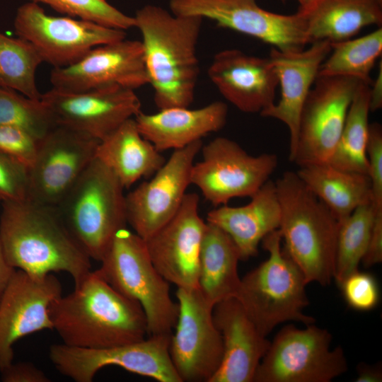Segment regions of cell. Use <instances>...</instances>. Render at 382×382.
<instances>
[{
	"mask_svg": "<svg viewBox=\"0 0 382 382\" xmlns=\"http://www.w3.org/2000/svg\"><path fill=\"white\" fill-rule=\"evenodd\" d=\"M53 330L64 344L102 349L142 340L147 322L140 304L118 292L91 271L70 294L50 306Z\"/></svg>",
	"mask_w": 382,
	"mask_h": 382,
	"instance_id": "cell-1",
	"label": "cell"
},
{
	"mask_svg": "<svg viewBox=\"0 0 382 382\" xmlns=\"http://www.w3.org/2000/svg\"><path fill=\"white\" fill-rule=\"evenodd\" d=\"M0 240L8 263L30 275L64 272L76 284L91 271V258L56 206L29 199L2 202Z\"/></svg>",
	"mask_w": 382,
	"mask_h": 382,
	"instance_id": "cell-2",
	"label": "cell"
},
{
	"mask_svg": "<svg viewBox=\"0 0 382 382\" xmlns=\"http://www.w3.org/2000/svg\"><path fill=\"white\" fill-rule=\"evenodd\" d=\"M134 18L156 107H189L199 72L196 50L204 19L170 13L155 5L139 8Z\"/></svg>",
	"mask_w": 382,
	"mask_h": 382,
	"instance_id": "cell-3",
	"label": "cell"
},
{
	"mask_svg": "<svg viewBox=\"0 0 382 382\" xmlns=\"http://www.w3.org/2000/svg\"><path fill=\"white\" fill-rule=\"evenodd\" d=\"M274 184L284 249L307 283L329 284L335 273L339 221L296 173H284Z\"/></svg>",
	"mask_w": 382,
	"mask_h": 382,
	"instance_id": "cell-4",
	"label": "cell"
},
{
	"mask_svg": "<svg viewBox=\"0 0 382 382\" xmlns=\"http://www.w3.org/2000/svg\"><path fill=\"white\" fill-rule=\"evenodd\" d=\"M279 229L261 241L268 258L241 279L236 298L260 332L267 337L286 321L312 324L313 317L303 313L308 304V284L303 273L282 248Z\"/></svg>",
	"mask_w": 382,
	"mask_h": 382,
	"instance_id": "cell-5",
	"label": "cell"
},
{
	"mask_svg": "<svg viewBox=\"0 0 382 382\" xmlns=\"http://www.w3.org/2000/svg\"><path fill=\"white\" fill-rule=\"evenodd\" d=\"M124 188L113 171L95 158L56 206L91 259L100 262L117 231L126 227Z\"/></svg>",
	"mask_w": 382,
	"mask_h": 382,
	"instance_id": "cell-6",
	"label": "cell"
},
{
	"mask_svg": "<svg viewBox=\"0 0 382 382\" xmlns=\"http://www.w3.org/2000/svg\"><path fill=\"white\" fill-rule=\"evenodd\" d=\"M100 275L118 292L138 302L147 322L148 336L172 334L178 316L169 282L157 271L145 241L122 228L102 257Z\"/></svg>",
	"mask_w": 382,
	"mask_h": 382,
	"instance_id": "cell-7",
	"label": "cell"
},
{
	"mask_svg": "<svg viewBox=\"0 0 382 382\" xmlns=\"http://www.w3.org/2000/svg\"><path fill=\"white\" fill-rule=\"evenodd\" d=\"M326 329L284 326L276 335L256 370L253 382H330L347 371L341 347L333 349Z\"/></svg>",
	"mask_w": 382,
	"mask_h": 382,
	"instance_id": "cell-8",
	"label": "cell"
},
{
	"mask_svg": "<svg viewBox=\"0 0 382 382\" xmlns=\"http://www.w3.org/2000/svg\"><path fill=\"white\" fill-rule=\"evenodd\" d=\"M170 336H149L140 341L102 349L54 344L50 347L49 358L61 374L76 382H91L99 370L108 366L160 382H182L170 356Z\"/></svg>",
	"mask_w": 382,
	"mask_h": 382,
	"instance_id": "cell-9",
	"label": "cell"
},
{
	"mask_svg": "<svg viewBox=\"0 0 382 382\" xmlns=\"http://www.w3.org/2000/svg\"><path fill=\"white\" fill-rule=\"evenodd\" d=\"M202 159L194 163L190 180L215 207L236 197H250L268 180L278 165L273 154L253 156L237 142L216 137L202 146Z\"/></svg>",
	"mask_w": 382,
	"mask_h": 382,
	"instance_id": "cell-10",
	"label": "cell"
},
{
	"mask_svg": "<svg viewBox=\"0 0 382 382\" xmlns=\"http://www.w3.org/2000/svg\"><path fill=\"white\" fill-rule=\"evenodd\" d=\"M13 27L16 35L29 42L54 68L71 65L91 49L125 38V30L69 16L47 14L32 1L17 10Z\"/></svg>",
	"mask_w": 382,
	"mask_h": 382,
	"instance_id": "cell-11",
	"label": "cell"
},
{
	"mask_svg": "<svg viewBox=\"0 0 382 382\" xmlns=\"http://www.w3.org/2000/svg\"><path fill=\"white\" fill-rule=\"evenodd\" d=\"M178 316L169 352L182 382H209L219 369L223 342L213 319L214 305L199 287L178 288Z\"/></svg>",
	"mask_w": 382,
	"mask_h": 382,
	"instance_id": "cell-12",
	"label": "cell"
},
{
	"mask_svg": "<svg viewBox=\"0 0 382 382\" xmlns=\"http://www.w3.org/2000/svg\"><path fill=\"white\" fill-rule=\"evenodd\" d=\"M361 83L350 77L317 76L301 111L291 162L299 167L328 163Z\"/></svg>",
	"mask_w": 382,
	"mask_h": 382,
	"instance_id": "cell-13",
	"label": "cell"
},
{
	"mask_svg": "<svg viewBox=\"0 0 382 382\" xmlns=\"http://www.w3.org/2000/svg\"><path fill=\"white\" fill-rule=\"evenodd\" d=\"M169 6L174 14L212 20L219 27L257 38L280 51H299L310 44L299 11L273 13L260 7L256 0H170Z\"/></svg>",
	"mask_w": 382,
	"mask_h": 382,
	"instance_id": "cell-14",
	"label": "cell"
},
{
	"mask_svg": "<svg viewBox=\"0 0 382 382\" xmlns=\"http://www.w3.org/2000/svg\"><path fill=\"white\" fill-rule=\"evenodd\" d=\"M100 141L57 125L37 142L28 169V199L57 206L96 158Z\"/></svg>",
	"mask_w": 382,
	"mask_h": 382,
	"instance_id": "cell-15",
	"label": "cell"
},
{
	"mask_svg": "<svg viewBox=\"0 0 382 382\" xmlns=\"http://www.w3.org/2000/svg\"><path fill=\"white\" fill-rule=\"evenodd\" d=\"M202 140L174 150L153 178L125 195L127 221L134 233L148 239L178 212L191 185V170Z\"/></svg>",
	"mask_w": 382,
	"mask_h": 382,
	"instance_id": "cell-16",
	"label": "cell"
},
{
	"mask_svg": "<svg viewBox=\"0 0 382 382\" xmlns=\"http://www.w3.org/2000/svg\"><path fill=\"white\" fill-rule=\"evenodd\" d=\"M52 88L82 92L118 87L135 90L149 83L141 41L122 39L91 49L66 67L54 68Z\"/></svg>",
	"mask_w": 382,
	"mask_h": 382,
	"instance_id": "cell-17",
	"label": "cell"
},
{
	"mask_svg": "<svg viewBox=\"0 0 382 382\" xmlns=\"http://www.w3.org/2000/svg\"><path fill=\"white\" fill-rule=\"evenodd\" d=\"M62 291L52 273L36 277L16 270L0 300V371L13 362L18 340L53 330L50 308Z\"/></svg>",
	"mask_w": 382,
	"mask_h": 382,
	"instance_id": "cell-18",
	"label": "cell"
},
{
	"mask_svg": "<svg viewBox=\"0 0 382 382\" xmlns=\"http://www.w3.org/2000/svg\"><path fill=\"white\" fill-rule=\"evenodd\" d=\"M57 125L103 140L141 111L134 90L118 87L82 92L52 88L41 95Z\"/></svg>",
	"mask_w": 382,
	"mask_h": 382,
	"instance_id": "cell-19",
	"label": "cell"
},
{
	"mask_svg": "<svg viewBox=\"0 0 382 382\" xmlns=\"http://www.w3.org/2000/svg\"><path fill=\"white\" fill-rule=\"evenodd\" d=\"M199 196L186 193L175 215L145 241L151 262L178 288L198 287L199 255L207 225L199 214Z\"/></svg>",
	"mask_w": 382,
	"mask_h": 382,
	"instance_id": "cell-20",
	"label": "cell"
},
{
	"mask_svg": "<svg viewBox=\"0 0 382 382\" xmlns=\"http://www.w3.org/2000/svg\"><path fill=\"white\" fill-rule=\"evenodd\" d=\"M207 74L222 96L243 112L260 113L275 103L279 82L269 57L224 50L214 55Z\"/></svg>",
	"mask_w": 382,
	"mask_h": 382,
	"instance_id": "cell-21",
	"label": "cell"
},
{
	"mask_svg": "<svg viewBox=\"0 0 382 382\" xmlns=\"http://www.w3.org/2000/svg\"><path fill=\"white\" fill-rule=\"evenodd\" d=\"M331 51V42L316 41L299 51L271 49L270 59L280 86V98L260 113L278 120L289 132V154L291 161L296 147L300 117L308 93L318 75L320 67Z\"/></svg>",
	"mask_w": 382,
	"mask_h": 382,
	"instance_id": "cell-22",
	"label": "cell"
},
{
	"mask_svg": "<svg viewBox=\"0 0 382 382\" xmlns=\"http://www.w3.org/2000/svg\"><path fill=\"white\" fill-rule=\"evenodd\" d=\"M213 319L222 337L223 357L209 382H253L270 342L260 332L236 297L216 303Z\"/></svg>",
	"mask_w": 382,
	"mask_h": 382,
	"instance_id": "cell-23",
	"label": "cell"
},
{
	"mask_svg": "<svg viewBox=\"0 0 382 382\" xmlns=\"http://www.w3.org/2000/svg\"><path fill=\"white\" fill-rule=\"evenodd\" d=\"M227 116V105L215 101L197 109L173 107L154 114L140 111L134 120L141 134L162 152L184 148L221 129Z\"/></svg>",
	"mask_w": 382,
	"mask_h": 382,
	"instance_id": "cell-24",
	"label": "cell"
},
{
	"mask_svg": "<svg viewBox=\"0 0 382 382\" xmlns=\"http://www.w3.org/2000/svg\"><path fill=\"white\" fill-rule=\"evenodd\" d=\"M281 208L274 181L268 180L241 207L219 206L207 213V222L224 231L238 248L241 260L255 256L259 243L279 229Z\"/></svg>",
	"mask_w": 382,
	"mask_h": 382,
	"instance_id": "cell-25",
	"label": "cell"
},
{
	"mask_svg": "<svg viewBox=\"0 0 382 382\" xmlns=\"http://www.w3.org/2000/svg\"><path fill=\"white\" fill-rule=\"evenodd\" d=\"M298 11L303 16L310 44L346 40L365 27L382 25L379 0H318Z\"/></svg>",
	"mask_w": 382,
	"mask_h": 382,
	"instance_id": "cell-26",
	"label": "cell"
},
{
	"mask_svg": "<svg viewBox=\"0 0 382 382\" xmlns=\"http://www.w3.org/2000/svg\"><path fill=\"white\" fill-rule=\"evenodd\" d=\"M96 158L113 171L125 188L153 175L166 162L161 152L141 134L134 117L100 141Z\"/></svg>",
	"mask_w": 382,
	"mask_h": 382,
	"instance_id": "cell-27",
	"label": "cell"
},
{
	"mask_svg": "<svg viewBox=\"0 0 382 382\" xmlns=\"http://www.w3.org/2000/svg\"><path fill=\"white\" fill-rule=\"evenodd\" d=\"M296 173L339 223L358 207L371 204V182L366 174L340 170L329 163L299 166Z\"/></svg>",
	"mask_w": 382,
	"mask_h": 382,
	"instance_id": "cell-28",
	"label": "cell"
},
{
	"mask_svg": "<svg viewBox=\"0 0 382 382\" xmlns=\"http://www.w3.org/2000/svg\"><path fill=\"white\" fill-rule=\"evenodd\" d=\"M237 246L219 226L207 222L199 255L198 287L214 305L236 297L241 284Z\"/></svg>",
	"mask_w": 382,
	"mask_h": 382,
	"instance_id": "cell-29",
	"label": "cell"
},
{
	"mask_svg": "<svg viewBox=\"0 0 382 382\" xmlns=\"http://www.w3.org/2000/svg\"><path fill=\"white\" fill-rule=\"evenodd\" d=\"M369 112L370 86L361 83L349 106L341 134L328 161L332 166L368 175L366 146Z\"/></svg>",
	"mask_w": 382,
	"mask_h": 382,
	"instance_id": "cell-30",
	"label": "cell"
},
{
	"mask_svg": "<svg viewBox=\"0 0 382 382\" xmlns=\"http://www.w3.org/2000/svg\"><path fill=\"white\" fill-rule=\"evenodd\" d=\"M382 53V28L357 38L332 42L318 76H345L371 85V72Z\"/></svg>",
	"mask_w": 382,
	"mask_h": 382,
	"instance_id": "cell-31",
	"label": "cell"
},
{
	"mask_svg": "<svg viewBox=\"0 0 382 382\" xmlns=\"http://www.w3.org/2000/svg\"><path fill=\"white\" fill-rule=\"evenodd\" d=\"M43 62L27 40L0 33V87L13 89L31 99L40 100L35 74Z\"/></svg>",
	"mask_w": 382,
	"mask_h": 382,
	"instance_id": "cell-32",
	"label": "cell"
},
{
	"mask_svg": "<svg viewBox=\"0 0 382 382\" xmlns=\"http://www.w3.org/2000/svg\"><path fill=\"white\" fill-rule=\"evenodd\" d=\"M374 215L371 204H366L340 223L333 277L338 285L358 270L367 250Z\"/></svg>",
	"mask_w": 382,
	"mask_h": 382,
	"instance_id": "cell-33",
	"label": "cell"
},
{
	"mask_svg": "<svg viewBox=\"0 0 382 382\" xmlns=\"http://www.w3.org/2000/svg\"><path fill=\"white\" fill-rule=\"evenodd\" d=\"M0 125L18 127L37 141L57 125L41 99H31L3 87H0Z\"/></svg>",
	"mask_w": 382,
	"mask_h": 382,
	"instance_id": "cell-34",
	"label": "cell"
},
{
	"mask_svg": "<svg viewBox=\"0 0 382 382\" xmlns=\"http://www.w3.org/2000/svg\"><path fill=\"white\" fill-rule=\"evenodd\" d=\"M44 4L66 16L89 21L99 25L128 30L135 27L134 16L121 12L106 0H30Z\"/></svg>",
	"mask_w": 382,
	"mask_h": 382,
	"instance_id": "cell-35",
	"label": "cell"
},
{
	"mask_svg": "<svg viewBox=\"0 0 382 382\" xmlns=\"http://www.w3.org/2000/svg\"><path fill=\"white\" fill-rule=\"evenodd\" d=\"M347 304L359 311L373 309L379 299V290L375 278L359 270L347 276L339 285Z\"/></svg>",
	"mask_w": 382,
	"mask_h": 382,
	"instance_id": "cell-36",
	"label": "cell"
},
{
	"mask_svg": "<svg viewBox=\"0 0 382 382\" xmlns=\"http://www.w3.org/2000/svg\"><path fill=\"white\" fill-rule=\"evenodd\" d=\"M28 192V168L0 151V202L27 199Z\"/></svg>",
	"mask_w": 382,
	"mask_h": 382,
	"instance_id": "cell-37",
	"label": "cell"
},
{
	"mask_svg": "<svg viewBox=\"0 0 382 382\" xmlns=\"http://www.w3.org/2000/svg\"><path fill=\"white\" fill-rule=\"evenodd\" d=\"M366 156L372 193L371 205L374 213L382 212V128L377 122L369 124Z\"/></svg>",
	"mask_w": 382,
	"mask_h": 382,
	"instance_id": "cell-38",
	"label": "cell"
},
{
	"mask_svg": "<svg viewBox=\"0 0 382 382\" xmlns=\"http://www.w3.org/2000/svg\"><path fill=\"white\" fill-rule=\"evenodd\" d=\"M37 142L18 127L0 125V151L20 161L28 169L34 162Z\"/></svg>",
	"mask_w": 382,
	"mask_h": 382,
	"instance_id": "cell-39",
	"label": "cell"
},
{
	"mask_svg": "<svg viewBox=\"0 0 382 382\" xmlns=\"http://www.w3.org/2000/svg\"><path fill=\"white\" fill-rule=\"evenodd\" d=\"M1 379L4 382H48L45 374L30 362H12L3 369Z\"/></svg>",
	"mask_w": 382,
	"mask_h": 382,
	"instance_id": "cell-40",
	"label": "cell"
},
{
	"mask_svg": "<svg viewBox=\"0 0 382 382\" xmlns=\"http://www.w3.org/2000/svg\"><path fill=\"white\" fill-rule=\"evenodd\" d=\"M374 214L369 245L361 260L365 267L374 266L382 261V212Z\"/></svg>",
	"mask_w": 382,
	"mask_h": 382,
	"instance_id": "cell-41",
	"label": "cell"
},
{
	"mask_svg": "<svg viewBox=\"0 0 382 382\" xmlns=\"http://www.w3.org/2000/svg\"><path fill=\"white\" fill-rule=\"evenodd\" d=\"M370 86V111L374 112L382 107V64L378 66L377 76Z\"/></svg>",
	"mask_w": 382,
	"mask_h": 382,
	"instance_id": "cell-42",
	"label": "cell"
},
{
	"mask_svg": "<svg viewBox=\"0 0 382 382\" xmlns=\"http://www.w3.org/2000/svg\"><path fill=\"white\" fill-rule=\"evenodd\" d=\"M15 271L6 257L0 240V300Z\"/></svg>",
	"mask_w": 382,
	"mask_h": 382,
	"instance_id": "cell-43",
	"label": "cell"
},
{
	"mask_svg": "<svg viewBox=\"0 0 382 382\" xmlns=\"http://www.w3.org/2000/svg\"><path fill=\"white\" fill-rule=\"evenodd\" d=\"M357 382H381L382 373L379 368L361 364L357 367Z\"/></svg>",
	"mask_w": 382,
	"mask_h": 382,
	"instance_id": "cell-44",
	"label": "cell"
},
{
	"mask_svg": "<svg viewBox=\"0 0 382 382\" xmlns=\"http://www.w3.org/2000/svg\"><path fill=\"white\" fill-rule=\"evenodd\" d=\"M318 0H297L299 4V9L306 8L313 4H314Z\"/></svg>",
	"mask_w": 382,
	"mask_h": 382,
	"instance_id": "cell-45",
	"label": "cell"
},
{
	"mask_svg": "<svg viewBox=\"0 0 382 382\" xmlns=\"http://www.w3.org/2000/svg\"><path fill=\"white\" fill-rule=\"evenodd\" d=\"M380 1H382V0H379Z\"/></svg>",
	"mask_w": 382,
	"mask_h": 382,
	"instance_id": "cell-46",
	"label": "cell"
}]
</instances>
